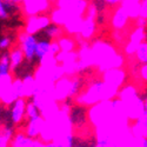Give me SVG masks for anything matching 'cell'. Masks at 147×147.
I'll list each match as a JSON object with an SVG mask.
<instances>
[{"label": "cell", "mask_w": 147, "mask_h": 147, "mask_svg": "<svg viewBox=\"0 0 147 147\" xmlns=\"http://www.w3.org/2000/svg\"><path fill=\"white\" fill-rule=\"evenodd\" d=\"M7 31L5 28V24L3 18L0 17V47L7 46ZM8 47V46H7Z\"/></svg>", "instance_id": "cell-9"}, {"label": "cell", "mask_w": 147, "mask_h": 147, "mask_svg": "<svg viewBox=\"0 0 147 147\" xmlns=\"http://www.w3.org/2000/svg\"><path fill=\"white\" fill-rule=\"evenodd\" d=\"M0 16L7 20L26 18L22 4L13 0H0Z\"/></svg>", "instance_id": "cell-5"}, {"label": "cell", "mask_w": 147, "mask_h": 147, "mask_svg": "<svg viewBox=\"0 0 147 147\" xmlns=\"http://www.w3.org/2000/svg\"><path fill=\"white\" fill-rule=\"evenodd\" d=\"M77 102V98L73 95L72 93H69V94H67L65 98H64V100H63V106L64 107H71L73 104H76Z\"/></svg>", "instance_id": "cell-11"}, {"label": "cell", "mask_w": 147, "mask_h": 147, "mask_svg": "<svg viewBox=\"0 0 147 147\" xmlns=\"http://www.w3.org/2000/svg\"><path fill=\"white\" fill-rule=\"evenodd\" d=\"M144 67H145V61H142V63H137L133 67V72L136 73V74H140L141 68H144Z\"/></svg>", "instance_id": "cell-13"}, {"label": "cell", "mask_w": 147, "mask_h": 147, "mask_svg": "<svg viewBox=\"0 0 147 147\" xmlns=\"http://www.w3.org/2000/svg\"><path fill=\"white\" fill-rule=\"evenodd\" d=\"M41 63L42 53L39 50H35L30 54L22 52L19 58L13 61V65L9 71V76L14 81L24 82L35 77L36 72L41 66Z\"/></svg>", "instance_id": "cell-1"}, {"label": "cell", "mask_w": 147, "mask_h": 147, "mask_svg": "<svg viewBox=\"0 0 147 147\" xmlns=\"http://www.w3.org/2000/svg\"><path fill=\"white\" fill-rule=\"evenodd\" d=\"M109 5H111V3L104 1V0H95V1H92V6H93V9L95 11V13H107Z\"/></svg>", "instance_id": "cell-7"}, {"label": "cell", "mask_w": 147, "mask_h": 147, "mask_svg": "<svg viewBox=\"0 0 147 147\" xmlns=\"http://www.w3.org/2000/svg\"><path fill=\"white\" fill-rule=\"evenodd\" d=\"M60 26L54 21H47L44 26L35 28L30 34V40L34 44V46L38 47H48L53 45L55 34L59 32Z\"/></svg>", "instance_id": "cell-4"}, {"label": "cell", "mask_w": 147, "mask_h": 147, "mask_svg": "<svg viewBox=\"0 0 147 147\" xmlns=\"http://www.w3.org/2000/svg\"><path fill=\"white\" fill-rule=\"evenodd\" d=\"M137 96H138V99L144 104V106H146V100H147L146 92H145V91H138V92H137Z\"/></svg>", "instance_id": "cell-14"}, {"label": "cell", "mask_w": 147, "mask_h": 147, "mask_svg": "<svg viewBox=\"0 0 147 147\" xmlns=\"http://www.w3.org/2000/svg\"><path fill=\"white\" fill-rule=\"evenodd\" d=\"M98 145H99V140L93 132L74 133L68 140L69 147H98Z\"/></svg>", "instance_id": "cell-6"}, {"label": "cell", "mask_w": 147, "mask_h": 147, "mask_svg": "<svg viewBox=\"0 0 147 147\" xmlns=\"http://www.w3.org/2000/svg\"><path fill=\"white\" fill-rule=\"evenodd\" d=\"M8 147H14V146H8Z\"/></svg>", "instance_id": "cell-15"}, {"label": "cell", "mask_w": 147, "mask_h": 147, "mask_svg": "<svg viewBox=\"0 0 147 147\" xmlns=\"http://www.w3.org/2000/svg\"><path fill=\"white\" fill-rule=\"evenodd\" d=\"M34 104H35V96L33 94L26 95L25 98H24V100H22V105H24V109H25V111H27V108L32 107Z\"/></svg>", "instance_id": "cell-10"}, {"label": "cell", "mask_w": 147, "mask_h": 147, "mask_svg": "<svg viewBox=\"0 0 147 147\" xmlns=\"http://www.w3.org/2000/svg\"><path fill=\"white\" fill-rule=\"evenodd\" d=\"M19 100L5 102L0 100V136L9 134L11 137L18 134L16 112L18 109Z\"/></svg>", "instance_id": "cell-2"}, {"label": "cell", "mask_w": 147, "mask_h": 147, "mask_svg": "<svg viewBox=\"0 0 147 147\" xmlns=\"http://www.w3.org/2000/svg\"><path fill=\"white\" fill-rule=\"evenodd\" d=\"M91 107L81 101H77L67 108V119L76 133H82L91 124Z\"/></svg>", "instance_id": "cell-3"}, {"label": "cell", "mask_w": 147, "mask_h": 147, "mask_svg": "<svg viewBox=\"0 0 147 147\" xmlns=\"http://www.w3.org/2000/svg\"><path fill=\"white\" fill-rule=\"evenodd\" d=\"M93 22L96 28H102L107 22V13H95Z\"/></svg>", "instance_id": "cell-8"}, {"label": "cell", "mask_w": 147, "mask_h": 147, "mask_svg": "<svg viewBox=\"0 0 147 147\" xmlns=\"http://www.w3.org/2000/svg\"><path fill=\"white\" fill-rule=\"evenodd\" d=\"M32 109H33V111H32L31 115L33 117V119H34V118H38V117L40 118V117L42 115V112H41L40 107H38L36 105H33V106H32Z\"/></svg>", "instance_id": "cell-12"}]
</instances>
